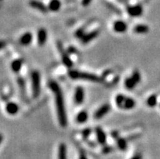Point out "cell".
Instances as JSON below:
<instances>
[{
	"instance_id": "obj_1",
	"label": "cell",
	"mask_w": 160,
	"mask_h": 159,
	"mask_svg": "<svg viewBox=\"0 0 160 159\" xmlns=\"http://www.w3.org/2000/svg\"><path fill=\"white\" fill-rule=\"evenodd\" d=\"M49 86L52 90V92L55 94V103H56L57 108V115H58V119L60 123L61 127H66L68 124L67 120V114L65 111L64 101H63V93L61 91L60 87L55 81H51L49 84Z\"/></svg>"
},
{
	"instance_id": "obj_2",
	"label": "cell",
	"mask_w": 160,
	"mask_h": 159,
	"mask_svg": "<svg viewBox=\"0 0 160 159\" xmlns=\"http://www.w3.org/2000/svg\"><path fill=\"white\" fill-rule=\"evenodd\" d=\"M69 76L73 80H84V81H92V82H101L102 79L98 77L94 74L83 72H78V71H71L69 72Z\"/></svg>"
},
{
	"instance_id": "obj_3",
	"label": "cell",
	"mask_w": 160,
	"mask_h": 159,
	"mask_svg": "<svg viewBox=\"0 0 160 159\" xmlns=\"http://www.w3.org/2000/svg\"><path fill=\"white\" fill-rule=\"evenodd\" d=\"M32 78V96L34 98H37L40 94L41 86H40V74L38 71L32 72L31 74Z\"/></svg>"
},
{
	"instance_id": "obj_4",
	"label": "cell",
	"mask_w": 160,
	"mask_h": 159,
	"mask_svg": "<svg viewBox=\"0 0 160 159\" xmlns=\"http://www.w3.org/2000/svg\"><path fill=\"white\" fill-rule=\"evenodd\" d=\"M58 50H59V53H60L61 58H62V61H63V64L66 67H71L72 66V60L69 58L68 53L64 51L63 45L59 42H58Z\"/></svg>"
},
{
	"instance_id": "obj_5",
	"label": "cell",
	"mask_w": 160,
	"mask_h": 159,
	"mask_svg": "<svg viewBox=\"0 0 160 159\" xmlns=\"http://www.w3.org/2000/svg\"><path fill=\"white\" fill-rule=\"evenodd\" d=\"M110 109H111V107H110V106L108 105V104H104L103 106H102V107L96 111L95 114H94V118H95L96 119H102V117L105 116V115L109 112Z\"/></svg>"
},
{
	"instance_id": "obj_6",
	"label": "cell",
	"mask_w": 160,
	"mask_h": 159,
	"mask_svg": "<svg viewBox=\"0 0 160 159\" xmlns=\"http://www.w3.org/2000/svg\"><path fill=\"white\" fill-rule=\"evenodd\" d=\"M127 11H128V14L131 16H133V17L142 16V12H143V9H142V7L141 5L128 7Z\"/></svg>"
},
{
	"instance_id": "obj_7",
	"label": "cell",
	"mask_w": 160,
	"mask_h": 159,
	"mask_svg": "<svg viewBox=\"0 0 160 159\" xmlns=\"http://www.w3.org/2000/svg\"><path fill=\"white\" fill-rule=\"evenodd\" d=\"M29 5H30L31 7L34 8L36 10L43 12V13L47 12V10H48V7H47L42 2H39L38 0H31V1H29Z\"/></svg>"
},
{
	"instance_id": "obj_8",
	"label": "cell",
	"mask_w": 160,
	"mask_h": 159,
	"mask_svg": "<svg viewBox=\"0 0 160 159\" xmlns=\"http://www.w3.org/2000/svg\"><path fill=\"white\" fill-rule=\"evenodd\" d=\"M99 34V31L98 30H93L92 32H89V33H85L84 36L81 37V42L83 43H89L93 39L96 38Z\"/></svg>"
},
{
	"instance_id": "obj_9",
	"label": "cell",
	"mask_w": 160,
	"mask_h": 159,
	"mask_svg": "<svg viewBox=\"0 0 160 159\" xmlns=\"http://www.w3.org/2000/svg\"><path fill=\"white\" fill-rule=\"evenodd\" d=\"M85 93L81 87H77L75 91V102L77 104H81L84 102Z\"/></svg>"
},
{
	"instance_id": "obj_10",
	"label": "cell",
	"mask_w": 160,
	"mask_h": 159,
	"mask_svg": "<svg viewBox=\"0 0 160 159\" xmlns=\"http://www.w3.org/2000/svg\"><path fill=\"white\" fill-rule=\"evenodd\" d=\"M113 28L114 30L117 32H124L127 30V28H128V25L124 21L118 20V21H116V22L114 23Z\"/></svg>"
},
{
	"instance_id": "obj_11",
	"label": "cell",
	"mask_w": 160,
	"mask_h": 159,
	"mask_svg": "<svg viewBox=\"0 0 160 159\" xmlns=\"http://www.w3.org/2000/svg\"><path fill=\"white\" fill-rule=\"evenodd\" d=\"M47 39V32L45 28H40L38 32V42L40 46H43Z\"/></svg>"
},
{
	"instance_id": "obj_12",
	"label": "cell",
	"mask_w": 160,
	"mask_h": 159,
	"mask_svg": "<svg viewBox=\"0 0 160 159\" xmlns=\"http://www.w3.org/2000/svg\"><path fill=\"white\" fill-rule=\"evenodd\" d=\"M6 111L9 115H15L18 113L19 107L15 102H8L6 106Z\"/></svg>"
},
{
	"instance_id": "obj_13",
	"label": "cell",
	"mask_w": 160,
	"mask_h": 159,
	"mask_svg": "<svg viewBox=\"0 0 160 159\" xmlns=\"http://www.w3.org/2000/svg\"><path fill=\"white\" fill-rule=\"evenodd\" d=\"M32 35L31 34V32H27L25 33L20 37V43L23 46H28L32 42Z\"/></svg>"
},
{
	"instance_id": "obj_14",
	"label": "cell",
	"mask_w": 160,
	"mask_h": 159,
	"mask_svg": "<svg viewBox=\"0 0 160 159\" xmlns=\"http://www.w3.org/2000/svg\"><path fill=\"white\" fill-rule=\"evenodd\" d=\"M95 131L98 143L101 144V145H105L106 141H107V137H106V134L103 132V130L101 127H97L95 129Z\"/></svg>"
},
{
	"instance_id": "obj_15",
	"label": "cell",
	"mask_w": 160,
	"mask_h": 159,
	"mask_svg": "<svg viewBox=\"0 0 160 159\" xmlns=\"http://www.w3.org/2000/svg\"><path fill=\"white\" fill-rule=\"evenodd\" d=\"M23 61L21 59H16L13 62H12L11 64V67H12V70L15 73H18L20 71L21 67H22Z\"/></svg>"
},
{
	"instance_id": "obj_16",
	"label": "cell",
	"mask_w": 160,
	"mask_h": 159,
	"mask_svg": "<svg viewBox=\"0 0 160 159\" xmlns=\"http://www.w3.org/2000/svg\"><path fill=\"white\" fill-rule=\"evenodd\" d=\"M58 159H67V147L65 144L62 143L59 145Z\"/></svg>"
},
{
	"instance_id": "obj_17",
	"label": "cell",
	"mask_w": 160,
	"mask_h": 159,
	"mask_svg": "<svg viewBox=\"0 0 160 159\" xmlns=\"http://www.w3.org/2000/svg\"><path fill=\"white\" fill-rule=\"evenodd\" d=\"M61 2L59 0H51L50 3H49L48 8L49 10L52 11V12H57L60 9Z\"/></svg>"
},
{
	"instance_id": "obj_18",
	"label": "cell",
	"mask_w": 160,
	"mask_h": 159,
	"mask_svg": "<svg viewBox=\"0 0 160 159\" xmlns=\"http://www.w3.org/2000/svg\"><path fill=\"white\" fill-rule=\"evenodd\" d=\"M149 31V27L146 24H138L136 27L134 28V32L138 34H144L148 32Z\"/></svg>"
},
{
	"instance_id": "obj_19",
	"label": "cell",
	"mask_w": 160,
	"mask_h": 159,
	"mask_svg": "<svg viewBox=\"0 0 160 159\" xmlns=\"http://www.w3.org/2000/svg\"><path fill=\"white\" fill-rule=\"evenodd\" d=\"M135 104H136V102H135L133 99L130 98V97H126L123 108L126 109V110H131V109L135 107Z\"/></svg>"
},
{
	"instance_id": "obj_20",
	"label": "cell",
	"mask_w": 160,
	"mask_h": 159,
	"mask_svg": "<svg viewBox=\"0 0 160 159\" xmlns=\"http://www.w3.org/2000/svg\"><path fill=\"white\" fill-rule=\"evenodd\" d=\"M137 81L132 78V77H129V78L126 79L125 82H124V85H125V87L128 89H134L137 85Z\"/></svg>"
},
{
	"instance_id": "obj_21",
	"label": "cell",
	"mask_w": 160,
	"mask_h": 159,
	"mask_svg": "<svg viewBox=\"0 0 160 159\" xmlns=\"http://www.w3.org/2000/svg\"><path fill=\"white\" fill-rule=\"evenodd\" d=\"M116 143H117L119 149H121L122 151H124L127 149V147H128L127 141L124 139V138H121V137H118L117 139H116Z\"/></svg>"
},
{
	"instance_id": "obj_22",
	"label": "cell",
	"mask_w": 160,
	"mask_h": 159,
	"mask_svg": "<svg viewBox=\"0 0 160 159\" xmlns=\"http://www.w3.org/2000/svg\"><path fill=\"white\" fill-rule=\"evenodd\" d=\"M88 117H89L88 113L85 111H81L78 115H77V120L78 123H85V122L87 121Z\"/></svg>"
},
{
	"instance_id": "obj_23",
	"label": "cell",
	"mask_w": 160,
	"mask_h": 159,
	"mask_svg": "<svg viewBox=\"0 0 160 159\" xmlns=\"http://www.w3.org/2000/svg\"><path fill=\"white\" fill-rule=\"evenodd\" d=\"M17 83H18L19 87H20L21 94L25 98V97H26V89H25V83H24V81L23 80V78L19 77L18 80H17Z\"/></svg>"
},
{
	"instance_id": "obj_24",
	"label": "cell",
	"mask_w": 160,
	"mask_h": 159,
	"mask_svg": "<svg viewBox=\"0 0 160 159\" xmlns=\"http://www.w3.org/2000/svg\"><path fill=\"white\" fill-rule=\"evenodd\" d=\"M147 105L150 107H154L157 104V96L156 95H151L149 98L147 99Z\"/></svg>"
},
{
	"instance_id": "obj_25",
	"label": "cell",
	"mask_w": 160,
	"mask_h": 159,
	"mask_svg": "<svg viewBox=\"0 0 160 159\" xmlns=\"http://www.w3.org/2000/svg\"><path fill=\"white\" fill-rule=\"evenodd\" d=\"M125 99H126V97H124V95H121V94L117 95V97H116V104H117L118 107L123 108V106H124Z\"/></svg>"
},
{
	"instance_id": "obj_26",
	"label": "cell",
	"mask_w": 160,
	"mask_h": 159,
	"mask_svg": "<svg viewBox=\"0 0 160 159\" xmlns=\"http://www.w3.org/2000/svg\"><path fill=\"white\" fill-rule=\"evenodd\" d=\"M132 78L135 80V81H137V83H139L141 81V78H142V77H141V73L138 72V71H134L133 73H132Z\"/></svg>"
},
{
	"instance_id": "obj_27",
	"label": "cell",
	"mask_w": 160,
	"mask_h": 159,
	"mask_svg": "<svg viewBox=\"0 0 160 159\" xmlns=\"http://www.w3.org/2000/svg\"><path fill=\"white\" fill-rule=\"evenodd\" d=\"M85 29H84L83 28H79L78 30L76 32V36L77 37H80V38H81L82 37L84 36V34H85Z\"/></svg>"
},
{
	"instance_id": "obj_28",
	"label": "cell",
	"mask_w": 160,
	"mask_h": 159,
	"mask_svg": "<svg viewBox=\"0 0 160 159\" xmlns=\"http://www.w3.org/2000/svg\"><path fill=\"white\" fill-rule=\"evenodd\" d=\"M107 6L109 7L110 9H112V10L113 11V12H116V13H117L118 15H120V13H121V12H120V11L119 10V9L116 8V7L113 6V5H112V4H110V3H108H108H107Z\"/></svg>"
},
{
	"instance_id": "obj_29",
	"label": "cell",
	"mask_w": 160,
	"mask_h": 159,
	"mask_svg": "<svg viewBox=\"0 0 160 159\" xmlns=\"http://www.w3.org/2000/svg\"><path fill=\"white\" fill-rule=\"evenodd\" d=\"M90 132H91V130L89 128H86L82 132V135H83V137H85V138H87L89 136V134H90Z\"/></svg>"
},
{
	"instance_id": "obj_30",
	"label": "cell",
	"mask_w": 160,
	"mask_h": 159,
	"mask_svg": "<svg viewBox=\"0 0 160 159\" xmlns=\"http://www.w3.org/2000/svg\"><path fill=\"white\" fill-rule=\"evenodd\" d=\"M79 159H88L87 157H86V154L85 153V152L82 151V150H80Z\"/></svg>"
},
{
	"instance_id": "obj_31",
	"label": "cell",
	"mask_w": 160,
	"mask_h": 159,
	"mask_svg": "<svg viewBox=\"0 0 160 159\" xmlns=\"http://www.w3.org/2000/svg\"><path fill=\"white\" fill-rule=\"evenodd\" d=\"M102 150H103L104 153H110V152H112V148L110 147V146H105Z\"/></svg>"
},
{
	"instance_id": "obj_32",
	"label": "cell",
	"mask_w": 160,
	"mask_h": 159,
	"mask_svg": "<svg viewBox=\"0 0 160 159\" xmlns=\"http://www.w3.org/2000/svg\"><path fill=\"white\" fill-rule=\"evenodd\" d=\"M92 0H82V5L84 7H86L88 5H89V3L91 2Z\"/></svg>"
},
{
	"instance_id": "obj_33",
	"label": "cell",
	"mask_w": 160,
	"mask_h": 159,
	"mask_svg": "<svg viewBox=\"0 0 160 159\" xmlns=\"http://www.w3.org/2000/svg\"><path fill=\"white\" fill-rule=\"evenodd\" d=\"M131 159H142V156L141 153H137Z\"/></svg>"
},
{
	"instance_id": "obj_34",
	"label": "cell",
	"mask_w": 160,
	"mask_h": 159,
	"mask_svg": "<svg viewBox=\"0 0 160 159\" xmlns=\"http://www.w3.org/2000/svg\"><path fill=\"white\" fill-rule=\"evenodd\" d=\"M5 46H6V42H5L4 41L0 40V50H2V48H4Z\"/></svg>"
},
{
	"instance_id": "obj_35",
	"label": "cell",
	"mask_w": 160,
	"mask_h": 159,
	"mask_svg": "<svg viewBox=\"0 0 160 159\" xmlns=\"http://www.w3.org/2000/svg\"><path fill=\"white\" fill-rule=\"evenodd\" d=\"M2 140H3V137H2V136L1 135V134H0V144L2 143Z\"/></svg>"
},
{
	"instance_id": "obj_36",
	"label": "cell",
	"mask_w": 160,
	"mask_h": 159,
	"mask_svg": "<svg viewBox=\"0 0 160 159\" xmlns=\"http://www.w3.org/2000/svg\"><path fill=\"white\" fill-rule=\"evenodd\" d=\"M0 1H1V0H0Z\"/></svg>"
}]
</instances>
